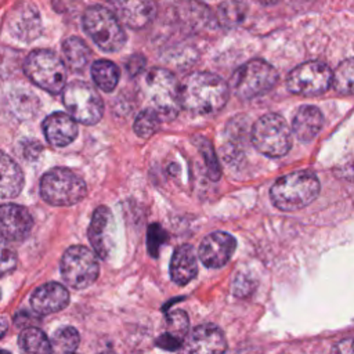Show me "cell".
Wrapping results in <instances>:
<instances>
[{
	"mask_svg": "<svg viewBox=\"0 0 354 354\" xmlns=\"http://www.w3.org/2000/svg\"><path fill=\"white\" fill-rule=\"evenodd\" d=\"M18 344L26 353H51L48 337L43 330L35 326H29L21 332Z\"/></svg>",
	"mask_w": 354,
	"mask_h": 354,
	"instance_id": "484cf974",
	"label": "cell"
},
{
	"mask_svg": "<svg viewBox=\"0 0 354 354\" xmlns=\"http://www.w3.org/2000/svg\"><path fill=\"white\" fill-rule=\"evenodd\" d=\"M188 333V315L183 310H176L166 317V330L155 340L163 350L174 351L180 348Z\"/></svg>",
	"mask_w": 354,
	"mask_h": 354,
	"instance_id": "7402d4cb",
	"label": "cell"
},
{
	"mask_svg": "<svg viewBox=\"0 0 354 354\" xmlns=\"http://www.w3.org/2000/svg\"><path fill=\"white\" fill-rule=\"evenodd\" d=\"M324 116L318 106L315 105H301L292 122V129L297 140L308 142L317 137L322 127Z\"/></svg>",
	"mask_w": 354,
	"mask_h": 354,
	"instance_id": "44dd1931",
	"label": "cell"
},
{
	"mask_svg": "<svg viewBox=\"0 0 354 354\" xmlns=\"http://www.w3.org/2000/svg\"><path fill=\"white\" fill-rule=\"evenodd\" d=\"M119 68L108 59H98L91 65V77L98 88L105 93L112 91L119 83Z\"/></svg>",
	"mask_w": 354,
	"mask_h": 354,
	"instance_id": "d4e9b609",
	"label": "cell"
},
{
	"mask_svg": "<svg viewBox=\"0 0 354 354\" xmlns=\"http://www.w3.org/2000/svg\"><path fill=\"white\" fill-rule=\"evenodd\" d=\"M180 84L176 76L165 68H153L147 75V88L151 108L158 112L162 120H173L181 108Z\"/></svg>",
	"mask_w": 354,
	"mask_h": 354,
	"instance_id": "52a82bcc",
	"label": "cell"
},
{
	"mask_svg": "<svg viewBox=\"0 0 354 354\" xmlns=\"http://www.w3.org/2000/svg\"><path fill=\"white\" fill-rule=\"evenodd\" d=\"M118 19L133 29L147 26L156 14L153 0H113Z\"/></svg>",
	"mask_w": 354,
	"mask_h": 354,
	"instance_id": "ac0fdd59",
	"label": "cell"
},
{
	"mask_svg": "<svg viewBox=\"0 0 354 354\" xmlns=\"http://www.w3.org/2000/svg\"><path fill=\"white\" fill-rule=\"evenodd\" d=\"M40 195L53 206H72L87 195V185L72 170L54 167L43 174L40 180Z\"/></svg>",
	"mask_w": 354,
	"mask_h": 354,
	"instance_id": "3957f363",
	"label": "cell"
},
{
	"mask_svg": "<svg viewBox=\"0 0 354 354\" xmlns=\"http://www.w3.org/2000/svg\"><path fill=\"white\" fill-rule=\"evenodd\" d=\"M69 303L68 289L58 282H47L39 286L32 297L30 306L39 315H47L64 310Z\"/></svg>",
	"mask_w": 354,
	"mask_h": 354,
	"instance_id": "e0dca14e",
	"label": "cell"
},
{
	"mask_svg": "<svg viewBox=\"0 0 354 354\" xmlns=\"http://www.w3.org/2000/svg\"><path fill=\"white\" fill-rule=\"evenodd\" d=\"M277 82L278 72L271 64L263 59H252L235 72L232 88L241 100H252L270 91Z\"/></svg>",
	"mask_w": 354,
	"mask_h": 354,
	"instance_id": "9c48e42d",
	"label": "cell"
},
{
	"mask_svg": "<svg viewBox=\"0 0 354 354\" xmlns=\"http://www.w3.org/2000/svg\"><path fill=\"white\" fill-rule=\"evenodd\" d=\"M7 329H8V321L4 315H0V337L4 336Z\"/></svg>",
	"mask_w": 354,
	"mask_h": 354,
	"instance_id": "8d00e7d4",
	"label": "cell"
},
{
	"mask_svg": "<svg viewBox=\"0 0 354 354\" xmlns=\"http://www.w3.org/2000/svg\"><path fill=\"white\" fill-rule=\"evenodd\" d=\"M332 71L321 61H308L290 71L286 87L290 93L303 97L321 95L330 87Z\"/></svg>",
	"mask_w": 354,
	"mask_h": 354,
	"instance_id": "8fae6325",
	"label": "cell"
},
{
	"mask_svg": "<svg viewBox=\"0 0 354 354\" xmlns=\"http://www.w3.org/2000/svg\"><path fill=\"white\" fill-rule=\"evenodd\" d=\"M217 18L224 28H234L245 19V4L239 0H225L218 6Z\"/></svg>",
	"mask_w": 354,
	"mask_h": 354,
	"instance_id": "83f0119b",
	"label": "cell"
},
{
	"mask_svg": "<svg viewBox=\"0 0 354 354\" xmlns=\"http://www.w3.org/2000/svg\"><path fill=\"white\" fill-rule=\"evenodd\" d=\"M184 350L198 354L223 353L227 348V340L223 330L213 324L195 326L184 339Z\"/></svg>",
	"mask_w": 354,
	"mask_h": 354,
	"instance_id": "2e32d148",
	"label": "cell"
},
{
	"mask_svg": "<svg viewBox=\"0 0 354 354\" xmlns=\"http://www.w3.org/2000/svg\"><path fill=\"white\" fill-rule=\"evenodd\" d=\"M26 76L40 88L58 94L66 84V66L62 59L50 50H35L25 59Z\"/></svg>",
	"mask_w": 354,
	"mask_h": 354,
	"instance_id": "5b68a950",
	"label": "cell"
},
{
	"mask_svg": "<svg viewBox=\"0 0 354 354\" xmlns=\"http://www.w3.org/2000/svg\"><path fill=\"white\" fill-rule=\"evenodd\" d=\"M145 66V58L141 55H133L127 61V71L130 75H137L140 73Z\"/></svg>",
	"mask_w": 354,
	"mask_h": 354,
	"instance_id": "e575fe53",
	"label": "cell"
},
{
	"mask_svg": "<svg viewBox=\"0 0 354 354\" xmlns=\"http://www.w3.org/2000/svg\"><path fill=\"white\" fill-rule=\"evenodd\" d=\"M353 80H354L353 59L347 58L335 69V72H332L330 86H333V88L337 93L343 95H350L353 93Z\"/></svg>",
	"mask_w": 354,
	"mask_h": 354,
	"instance_id": "f1b7e54d",
	"label": "cell"
},
{
	"mask_svg": "<svg viewBox=\"0 0 354 354\" xmlns=\"http://www.w3.org/2000/svg\"><path fill=\"white\" fill-rule=\"evenodd\" d=\"M108 1H113V0H108Z\"/></svg>",
	"mask_w": 354,
	"mask_h": 354,
	"instance_id": "ab89813d",
	"label": "cell"
},
{
	"mask_svg": "<svg viewBox=\"0 0 354 354\" xmlns=\"http://www.w3.org/2000/svg\"><path fill=\"white\" fill-rule=\"evenodd\" d=\"M0 297H1V292H0Z\"/></svg>",
	"mask_w": 354,
	"mask_h": 354,
	"instance_id": "f35d334b",
	"label": "cell"
},
{
	"mask_svg": "<svg viewBox=\"0 0 354 354\" xmlns=\"http://www.w3.org/2000/svg\"><path fill=\"white\" fill-rule=\"evenodd\" d=\"M180 105L195 115L218 112L228 101V84L216 73L194 72L178 87Z\"/></svg>",
	"mask_w": 354,
	"mask_h": 354,
	"instance_id": "6da1fadb",
	"label": "cell"
},
{
	"mask_svg": "<svg viewBox=\"0 0 354 354\" xmlns=\"http://www.w3.org/2000/svg\"><path fill=\"white\" fill-rule=\"evenodd\" d=\"M260 3H263V4H266V6H270V4H275L277 1H279V0H259Z\"/></svg>",
	"mask_w": 354,
	"mask_h": 354,
	"instance_id": "74e56055",
	"label": "cell"
},
{
	"mask_svg": "<svg viewBox=\"0 0 354 354\" xmlns=\"http://www.w3.org/2000/svg\"><path fill=\"white\" fill-rule=\"evenodd\" d=\"M62 54L66 65L73 72H82L88 64L91 51L80 37L72 36L62 43Z\"/></svg>",
	"mask_w": 354,
	"mask_h": 354,
	"instance_id": "cb8c5ba5",
	"label": "cell"
},
{
	"mask_svg": "<svg viewBox=\"0 0 354 354\" xmlns=\"http://www.w3.org/2000/svg\"><path fill=\"white\" fill-rule=\"evenodd\" d=\"M7 28L17 40L33 41L41 32L39 11L30 3L15 4L7 17Z\"/></svg>",
	"mask_w": 354,
	"mask_h": 354,
	"instance_id": "5bb4252c",
	"label": "cell"
},
{
	"mask_svg": "<svg viewBox=\"0 0 354 354\" xmlns=\"http://www.w3.org/2000/svg\"><path fill=\"white\" fill-rule=\"evenodd\" d=\"M252 144L267 156H283L292 147V130L281 115L266 113L252 127Z\"/></svg>",
	"mask_w": 354,
	"mask_h": 354,
	"instance_id": "277c9868",
	"label": "cell"
},
{
	"mask_svg": "<svg viewBox=\"0 0 354 354\" xmlns=\"http://www.w3.org/2000/svg\"><path fill=\"white\" fill-rule=\"evenodd\" d=\"M11 104L17 116L21 119H29L35 116L40 105L37 97L29 91H18L12 94Z\"/></svg>",
	"mask_w": 354,
	"mask_h": 354,
	"instance_id": "4dcf8cb0",
	"label": "cell"
},
{
	"mask_svg": "<svg viewBox=\"0 0 354 354\" xmlns=\"http://www.w3.org/2000/svg\"><path fill=\"white\" fill-rule=\"evenodd\" d=\"M160 123H162L160 116L158 115V112L155 109H152L149 106L137 115L133 129L138 137L149 138L153 133H156Z\"/></svg>",
	"mask_w": 354,
	"mask_h": 354,
	"instance_id": "f546056e",
	"label": "cell"
},
{
	"mask_svg": "<svg viewBox=\"0 0 354 354\" xmlns=\"http://www.w3.org/2000/svg\"><path fill=\"white\" fill-rule=\"evenodd\" d=\"M100 274L98 257L86 246L75 245L65 250L61 259V275L73 289L88 288Z\"/></svg>",
	"mask_w": 354,
	"mask_h": 354,
	"instance_id": "30bf717a",
	"label": "cell"
},
{
	"mask_svg": "<svg viewBox=\"0 0 354 354\" xmlns=\"http://www.w3.org/2000/svg\"><path fill=\"white\" fill-rule=\"evenodd\" d=\"M83 28L91 40L106 53H115L126 43V33L120 21L104 7L87 8L83 14Z\"/></svg>",
	"mask_w": 354,
	"mask_h": 354,
	"instance_id": "8992f818",
	"label": "cell"
},
{
	"mask_svg": "<svg viewBox=\"0 0 354 354\" xmlns=\"http://www.w3.org/2000/svg\"><path fill=\"white\" fill-rule=\"evenodd\" d=\"M317 176L308 170H299L278 178L270 191L271 202L282 212H295L308 206L319 194Z\"/></svg>",
	"mask_w": 354,
	"mask_h": 354,
	"instance_id": "7a4b0ae2",
	"label": "cell"
},
{
	"mask_svg": "<svg viewBox=\"0 0 354 354\" xmlns=\"http://www.w3.org/2000/svg\"><path fill=\"white\" fill-rule=\"evenodd\" d=\"M46 140L54 147H66L77 137L76 120L65 112H54L43 122Z\"/></svg>",
	"mask_w": 354,
	"mask_h": 354,
	"instance_id": "d6986e66",
	"label": "cell"
},
{
	"mask_svg": "<svg viewBox=\"0 0 354 354\" xmlns=\"http://www.w3.org/2000/svg\"><path fill=\"white\" fill-rule=\"evenodd\" d=\"M236 241L232 235L224 231H214L203 238L199 245L198 254L203 266L218 268L227 264L235 252Z\"/></svg>",
	"mask_w": 354,
	"mask_h": 354,
	"instance_id": "4fadbf2b",
	"label": "cell"
},
{
	"mask_svg": "<svg viewBox=\"0 0 354 354\" xmlns=\"http://www.w3.org/2000/svg\"><path fill=\"white\" fill-rule=\"evenodd\" d=\"M62 100L69 115L83 123L95 124L104 113V101L93 86L75 80L62 88Z\"/></svg>",
	"mask_w": 354,
	"mask_h": 354,
	"instance_id": "ba28073f",
	"label": "cell"
},
{
	"mask_svg": "<svg viewBox=\"0 0 354 354\" xmlns=\"http://www.w3.org/2000/svg\"><path fill=\"white\" fill-rule=\"evenodd\" d=\"M33 227L29 210L21 205H0V236L6 241H21L28 236Z\"/></svg>",
	"mask_w": 354,
	"mask_h": 354,
	"instance_id": "9a60e30c",
	"label": "cell"
},
{
	"mask_svg": "<svg viewBox=\"0 0 354 354\" xmlns=\"http://www.w3.org/2000/svg\"><path fill=\"white\" fill-rule=\"evenodd\" d=\"M337 351H342V353H351L353 351V347H351V339H347L344 342H340L339 346L336 347Z\"/></svg>",
	"mask_w": 354,
	"mask_h": 354,
	"instance_id": "d590c367",
	"label": "cell"
},
{
	"mask_svg": "<svg viewBox=\"0 0 354 354\" xmlns=\"http://www.w3.org/2000/svg\"><path fill=\"white\" fill-rule=\"evenodd\" d=\"M87 236L97 257L108 259L116 238L115 217L108 206H98L94 210L87 228Z\"/></svg>",
	"mask_w": 354,
	"mask_h": 354,
	"instance_id": "7c38bea8",
	"label": "cell"
},
{
	"mask_svg": "<svg viewBox=\"0 0 354 354\" xmlns=\"http://www.w3.org/2000/svg\"><path fill=\"white\" fill-rule=\"evenodd\" d=\"M21 167L3 151H0V198H14L24 187Z\"/></svg>",
	"mask_w": 354,
	"mask_h": 354,
	"instance_id": "603a6c76",
	"label": "cell"
},
{
	"mask_svg": "<svg viewBox=\"0 0 354 354\" xmlns=\"http://www.w3.org/2000/svg\"><path fill=\"white\" fill-rule=\"evenodd\" d=\"M196 148L201 151V153L205 158L209 178L213 180V181H217L220 178L221 170H220L218 160L216 158V153H214V149H213L212 144L205 137H199V138H196Z\"/></svg>",
	"mask_w": 354,
	"mask_h": 354,
	"instance_id": "1f68e13d",
	"label": "cell"
},
{
	"mask_svg": "<svg viewBox=\"0 0 354 354\" xmlns=\"http://www.w3.org/2000/svg\"><path fill=\"white\" fill-rule=\"evenodd\" d=\"M166 239H167L166 231L159 224H151L149 225L148 235H147V246H148V252L152 257L158 256L159 249L165 243Z\"/></svg>",
	"mask_w": 354,
	"mask_h": 354,
	"instance_id": "d6a6232c",
	"label": "cell"
},
{
	"mask_svg": "<svg viewBox=\"0 0 354 354\" xmlns=\"http://www.w3.org/2000/svg\"><path fill=\"white\" fill-rule=\"evenodd\" d=\"M80 342L79 332L73 326H61L53 335L51 351L55 353H73Z\"/></svg>",
	"mask_w": 354,
	"mask_h": 354,
	"instance_id": "4316f807",
	"label": "cell"
},
{
	"mask_svg": "<svg viewBox=\"0 0 354 354\" xmlns=\"http://www.w3.org/2000/svg\"><path fill=\"white\" fill-rule=\"evenodd\" d=\"M198 274L196 254L189 243L180 245L173 252L170 260V277L174 283L184 286L191 282Z\"/></svg>",
	"mask_w": 354,
	"mask_h": 354,
	"instance_id": "ffe728a7",
	"label": "cell"
},
{
	"mask_svg": "<svg viewBox=\"0 0 354 354\" xmlns=\"http://www.w3.org/2000/svg\"><path fill=\"white\" fill-rule=\"evenodd\" d=\"M17 267V254L14 249L0 236V277L11 272Z\"/></svg>",
	"mask_w": 354,
	"mask_h": 354,
	"instance_id": "836d02e7",
	"label": "cell"
}]
</instances>
